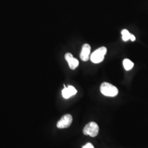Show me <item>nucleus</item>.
Masks as SVG:
<instances>
[{
	"mask_svg": "<svg viewBox=\"0 0 148 148\" xmlns=\"http://www.w3.org/2000/svg\"><path fill=\"white\" fill-rule=\"evenodd\" d=\"M101 93L107 97H114L118 95L119 90L114 85L108 82H103L100 88Z\"/></svg>",
	"mask_w": 148,
	"mask_h": 148,
	"instance_id": "f257e3e1",
	"label": "nucleus"
},
{
	"mask_svg": "<svg viewBox=\"0 0 148 148\" xmlns=\"http://www.w3.org/2000/svg\"><path fill=\"white\" fill-rule=\"evenodd\" d=\"M99 128L95 122H90L86 125L84 128L83 133L85 135H89L92 137H95L99 133Z\"/></svg>",
	"mask_w": 148,
	"mask_h": 148,
	"instance_id": "7ed1b4c3",
	"label": "nucleus"
},
{
	"mask_svg": "<svg viewBox=\"0 0 148 148\" xmlns=\"http://www.w3.org/2000/svg\"><path fill=\"white\" fill-rule=\"evenodd\" d=\"M107 52L106 47H101L95 50L90 56V60L93 63H100L103 61L104 56Z\"/></svg>",
	"mask_w": 148,
	"mask_h": 148,
	"instance_id": "f03ea898",
	"label": "nucleus"
},
{
	"mask_svg": "<svg viewBox=\"0 0 148 148\" xmlns=\"http://www.w3.org/2000/svg\"><path fill=\"white\" fill-rule=\"evenodd\" d=\"M65 58L69 64V68L71 70H75L79 64V60L77 59L74 58L71 53H66L65 55Z\"/></svg>",
	"mask_w": 148,
	"mask_h": 148,
	"instance_id": "39448f33",
	"label": "nucleus"
},
{
	"mask_svg": "<svg viewBox=\"0 0 148 148\" xmlns=\"http://www.w3.org/2000/svg\"><path fill=\"white\" fill-rule=\"evenodd\" d=\"M130 40L132 41H134L136 40V37L134 36V35L131 34V37H130Z\"/></svg>",
	"mask_w": 148,
	"mask_h": 148,
	"instance_id": "9b49d317",
	"label": "nucleus"
},
{
	"mask_svg": "<svg viewBox=\"0 0 148 148\" xmlns=\"http://www.w3.org/2000/svg\"><path fill=\"white\" fill-rule=\"evenodd\" d=\"M90 52V46L88 44H85L83 45L81 52L80 54V58L84 62L88 60Z\"/></svg>",
	"mask_w": 148,
	"mask_h": 148,
	"instance_id": "423d86ee",
	"label": "nucleus"
},
{
	"mask_svg": "<svg viewBox=\"0 0 148 148\" xmlns=\"http://www.w3.org/2000/svg\"><path fill=\"white\" fill-rule=\"evenodd\" d=\"M73 122V117L70 114L64 115L57 122V126L58 128H66L69 127Z\"/></svg>",
	"mask_w": 148,
	"mask_h": 148,
	"instance_id": "20e7f679",
	"label": "nucleus"
},
{
	"mask_svg": "<svg viewBox=\"0 0 148 148\" xmlns=\"http://www.w3.org/2000/svg\"><path fill=\"white\" fill-rule=\"evenodd\" d=\"M121 34L122 36V38L123 41L126 42V41H128L129 40H130V37H131V34L126 29L122 30L121 31Z\"/></svg>",
	"mask_w": 148,
	"mask_h": 148,
	"instance_id": "1a4fd4ad",
	"label": "nucleus"
},
{
	"mask_svg": "<svg viewBox=\"0 0 148 148\" xmlns=\"http://www.w3.org/2000/svg\"><path fill=\"white\" fill-rule=\"evenodd\" d=\"M82 148H95L92 144L90 143H87L85 145L82 147Z\"/></svg>",
	"mask_w": 148,
	"mask_h": 148,
	"instance_id": "9d476101",
	"label": "nucleus"
},
{
	"mask_svg": "<svg viewBox=\"0 0 148 148\" xmlns=\"http://www.w3.org/2000/svg\"><path fill=\"white\" fill-rule=\"evenodd\" d=\"M77 93V90L72 86H69L66 87L64 86V88L62 90V95L65 99H68L71 96L76 95Z\"/></svg>",
	"mask_w": 148,
	"mask_h": 148,
	"instance_id": "0eeeda50",
	"label": "nucleus"
},
{
	"mask_svg": "<svg viewBox=\"0 0 148 148\" xmlns=\"http://www.w3.org/2000/svg\"><path fill=\"white\" fill-rule=\"evenodd\" d=\"M123 65L125 69L127 71H128L132 69L134 66V63L130 59H125L123 61Z\"/></svg>",
	"mask_w": 148,
	"mask_h": 148,
	"instance_id": "6e6552de",
	"label": "nucleus"
}]
</instances>
